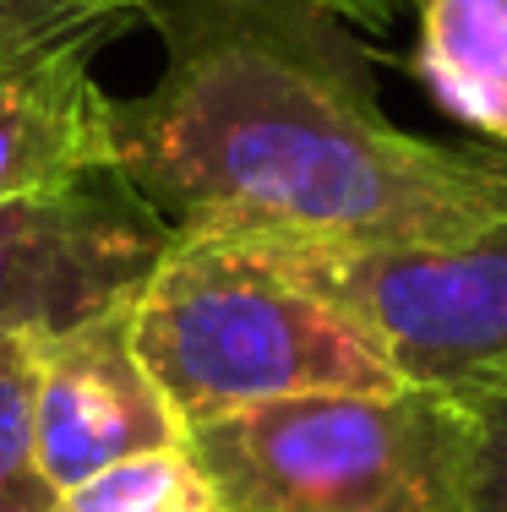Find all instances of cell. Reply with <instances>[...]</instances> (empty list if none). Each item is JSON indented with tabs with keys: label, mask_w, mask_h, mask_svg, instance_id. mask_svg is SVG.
I'll return each instance as SVG.
<instances>
[{
	"label": "cell",
	"mask_w": 507,
	"mask_h": 512,
	"mask_svg": "<svg viewBox=\"0 0 507 512\" xmlns=\"http://www.w3.org/2000/svg\"><path fill=\"white\" fill-rule=\"evenodd\" d=\"M409 66L442 115L507 148V0H415Z\"/></svg>",
	"instance_id": "8"
},
{
	"label": "cell",
	"mask_w": 507,
	"mask_h": 512,
	"mask_svg": "<svg viewBox=\"0 0 507 512\" xmlns=\"http://www.w3.org/2000/svg\"><path fill=\"white\" fill-rule=\"evenodd\" d=\"M137 6H148V0H82V11H93L104 22H115L120 11H137Z\"/></svg>",
	"instance_id": "13"
},
{
	"label": "cell",
	"mask_w": 507,
	"mask_h": 512,
	"mask_svg": "<svg viewBox=\"0 0 507 512\" xmlns=\"http://www.w3.org/2000/svg\"><path fill=\"white\" fill-rule=\"evenodd\" d=\"M475 463H469V512H507V387L475 398Z\"/></svg>",
	"instance_id": "11"
},
{
	"label": "cell",
	"mask_w": 507,
	"mask_h": 512,
	"mask_svg": "<svg viewBox=\"0 0 507 512\" xmlns=\"http://www.w3.org/2000/svg\"><path fill=\"white\" fill-rule=\"evenodd\" d=\"M164 71L110 99V175L169 229L404 246L507 213V148L382 115L322 0H169Z\"/></svg>",
	"instance_id": "1"
},
{
	"label": "cell",
	"mask_w": 507,
	"mask_h": 512,
	"mask_svg": "<svg viewBox=\"0 0 507 512\" xmlns=\"http://www.w3.org/2000/svg\"><path fill=\"white\" fill-rule=\"evenodd\" d=\"M169 224L126 180L77 186L0 207V338H55L142 289Z\"/></svg>",
	"instance_id": "5"
},
{
	"label": "cell",
	"mask_w": 507,
	"mask_h": 512,
	"mask_svg": "<svg viewBox=\"0 0 507 512\" xmlns=\"http://www.w3.org/2000/svg\"><path fill=\"white\" fill-rule=\"evenodd\" d=\"M99 22L104 17L82 11V0H0V33H71Z\"/></svg>",
	"instance_id": "12"
},
{
	"label": "cell",
	"mask_w": 507,
	"mask_h": 512,
	"mask_svg": "<svg viewBox=\"0 0 507 512\" xmlns=\"http://www.w3.org/2000/svg\"><path fill=\"white\" fill-rule=\"evenodd\" d=\"M33 365L39 338H0V512H50L60 496L33 436Z\"/></svg>",
	"instance_id": "10"
},
{
	"label": "cell",
	"mask_w": 507,
	"mask_h": 512,
	"mask_svg": "<svg viewBox=\"0 0 507 512\" xmlns=\"http://www.w3.org/2000/svg\"><path fill=\"white\" fill-rule=\"evenodd\" d=\"M99 28L0 33V207L110 169V99Z\"/></svg>",
	"instance_id": "7"
},
{
	"label": "cell",
	"mask_w": 507,
	"mask_h": 512,
	"mask_svg": "<svg viewBox=\"0 0 507 512\" xmlns=\"http://www.w3.org/2000/svg\"><path fill=\"white\" fill-rule=\"evenodd\" d=\"M257 240V235H246ZM398 382L464 404L507 387V213L448 240H257Z\"/></svg>",
	"instance_id": "4"
},
{
	"label": "cell",
	"mask_w": 507,
	"mask_h": 512,
	"mask_svg": "<svg viewBox=\"0 0 507 512\" xmlns=\"http://www.w3.org/2000/svg\"><path fill=\"white\" fill-rule=\"evenodd\" d=\"M137 300V295H131ZM131 300L39 338L33 365V436L55 491L110 469L120 458L186 442V425L153 387L131 344Z\"/></svg>",
	"instance_id": "6"
},
{
	"label": "cell",
	"mask_w": 507,
	"mask_h": 512,
	"mask_svg": "<svg viewBox=\"0 0 507 512\" xmlns=\"http://www.w3.org/2000/svg\"><path fill=\"white\" fill-rule=\"evenodd\" d=\"M224 512H469L475 409L437 387H328L191 425Z\"/></svg>",
	"instance_id": "3"
},
{
	"label": "cell",
	"mask_w": 507,
	"mask_h": 512,
	"mask_svg": "<svg viewBox=\"0 0 507 512\" xmlns=\"http://www.w3.org/2000/svg\"><path fill=\"white\" fill-rule=\"evenodd\" d=\"M131 344L186 431L268 398L404 387L257 240L224 229H169L131 300Z\"/></svg>",
	"instance_id": "2"
},
{
	"label": "cell",
	"mask_w": 507,
	"mask_h": 512,
	"mask_svg": "<svg viewBox=\"0 0 507 512\" xmlns=\"http://www.w3.org/2000/svg\"><path fill=\"white\" fill-rule=\"evenodd\" d=\"M50 512H224V502L191 447L175 442L66 485Z\"/></svg>",
	"instance_id": "9"
}]
</instances>
